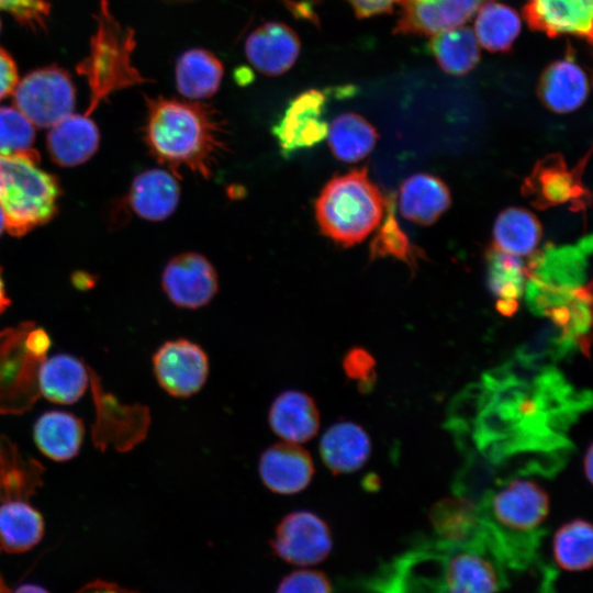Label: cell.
<instances>
[{
  "label": "cell",
  "instance_id": "7402d4cb",
  "mask_svg": "<svg viewBox=\"0 0 593 593\" xmlns=\"http://www.w3.org/2000/svg\"><path fill=\"white\" fill-rule=\"evenodd\" d=\"M451 202L447 186L437 177L416 174L400 187L399 209L401 215L421 225L435 223Z\"/></svg>",
  "mask_w": 593,
  "mask_h": 593
},
{
  "label": "cell",
  "instance_id": "4dcf8cb0",
  "mask_svg": "<svg viewBox=\"0 0 593 593\" xmlns=\"http://www.w3.org/2000/svg\"><path fill=\"white\" fill-rule=\"evenodd\" d=\"M42 467L25 460L5 437L0 438V500H24L41 482Z\"/></svg>",
  "mask_w": 593,
  "mask_h": 593
},
{
  "label": "cell",
  "instance_id": "7a4b0ae2",
  "mask_svg": "<svg viewBox=\"0 0 593 593\" xmlns=\"http://www.w3.org/2000/svg\"><path fill=\"white\" fill-rule=\"evenodd\" d=\"M384 200L367 168L332 178L315 200L321 232L343 246L363 240L381 222Z\"/></svg>",
  "mask_w": 593,
  "mask_h": 593
},
{
  "label": "cell",
  "instance_id": "60d3db41",
  "mask_svg": "<svg viewBox=\"0 0 593 593\" xmlns=\"http://www.w3.org/2000/svg\"><path fill=\"white\" fill-rule=\"evenodd\" d=\"M75 593H139L134 590L123 588L116 583L96 580L87 583Z\"/></svg>",
  "mask_w": 593,
  "mask_h": 593
},
{
  "label": "cell",
  "instance_id": "836d02e7",
  "mask_svg": "<svg viewBox=\"0 0 593 593\" xmlns=\"http://www.w3.org/2000/svg\"><path fill=\"white\" fill-rule=\"evenodd\" d=\"M35 127L15 107H0V154L32 152Z\"/></svg>",
  "mask_w": 593,
  "mask_h": 593
},
{
  "label": "cell",
  "instance_id": "d6a6232c",
  "mask_svg": "<svg viewBox=\"0 0 593 593\" xmlns=\"http://www.w3.org/2000/svg\"><path fill=\"white\" fill-rule=\"evenodd\" d=\"M429 519L435 532L452 544L469 542L479 526L478 511L463 499H445L432 507Z\"/></svg>",
  "mask_w": 593,
  "mask_h": 593
},
{
  "label": "cell",
  "instance_id": "8fae6325",
  "mask_svg": "<svg viewBox=\"0 0 593 593\" xmlns=\"http://www.w3.org/2000/svg\"><path fill=\"white\" fill-rule=\"evenodd\" d=\"M491 513L508 533L530 536L549 514V497L535 482L515 480L492 497Z\"/></svg>",
  "mask_w": 593,
  "mask_h": 593
},
{
  "label": "cell",
  "instance_id": "30bf717a",
  "mask_svg": "<svg viewBox=\"0 0 593 593\" xmlns=\"http://www.w3.org/2000/svg\"><path fill=\"white\" fill-rule=\"evenodd\" d=\"M466 544L447 555L443 562L444 593H500L505 583L501 556L494 560L483 549Z\"/></svg>",
  "mask_w": 593,
  "mask_h": 593
},
{
  "label": "cell",
  "instance_id": "52a82bcc",
  "mask_svg": "<svg viewBox=\"0 0 593 593\" xmlns=\"http://www.w3.org/2000/svg\"><path fill=\"white\" fill-rule=\"evenodd\" d=\"M153 368L159 385L171 396L189 398L198 393L209 376L204 349L184 338L164 343L153 356Z\"/></svg>",
  "mask_w": 593,
  "mask_h": 593
},
{
  "label": "cell",
  "instance_id": "5b68a950",
  "mask_svg": "<svg viewBox=\"0 0 593 593\" xmlns=\"http://www.w3.org/2000/svg\"><path fill=\"white\" fill-rule=\"evenodd\" d=\"M12 93L14 107L38 127L51 128L70 115L76 102L71 77L57 66L27 74Z\"/></svg>",
  "mask_w": 593,
  "mask_h": 593
},
{
  "label": "cell",
  "instance_id": "f35d334b",
  "mask_svg": "<svg viewBox=\"0 0 593 593\" xmlns=\"http://www.w3.org/2000/svg\"><path fill=\"white\" fill-rule=\"evenodd\" d=\"M18 81V68L14 60L0 48V101L13 92Z\"/></svg>",
  "mask_w": 593,
  "mask_h": 593
},
{
  "label": "cell",
  "instance_id": "ab89813d",
  "mask_svg": "<svg viewBox=\"0 0 593 593\" xmlns=\"http://www.w3.org/2000/svg\"><path fill=\"white\" fill-rule=\"evenodd\" d=\"M26 350L36 358L43 359L51 346L47 333L41 328L32 329L24 336Z\"/></svg>",
  "mask_w": 593,
  "mask_h": 593
},
{
  "label": "cell",
  "instance_id": "4fadbf2b",
  "mask_svg": "<svg viewBox=\"0 0 593 593\" xmlns=\"http://www.w3.org/2000/svg\"><path fill=\"white\" fill-rule=\"evenodd\" d=\"M593 0H528L523 15L528 26L549 37L574 35L592 42Z\"/></svg>",
  "mask_w": 593,
  "mask_h": 593
},
{
  "label": "cell",
  "instance_id": "f546056e",
  "mask_svg": "<svg viewBox=\"0 0 593 593\" xmlns=\"http://www.w3.org/2000/svg\"><path fill=\"white\" fill-rule=\"evenodd\" d=\"M430 49L440 68L450 75H465L480 60V45L473 30L466 25L433 35Z\"/></svg>",
  "mask_w": 593,
  "mask_h": 593
},
{
  "label": "cell",
  "instance_id": "e575fe53",
  "mask_svg": "<svg viewBox=\"0 0 593 593\" xmlns=\"http://www.w3.org/2000/svg\"><path fill=\"white\" fill-rule=\"evenodd\" d=\"M342 366L346 376L357 381L362 393L372 389L376 382V360L373 356L362 347H353L344 356Z\"/></svg>",
  "mask_w": 593,
  "mask_h": 593
},
{
  "label": "cell",
  "instance_id": "3957f363",
  "mask_svg": "<svg viewBox=\"0 0 593 593\" xmlns=\"http://www.w3.org/2000/svg\"><path fill=\"white\" fill-rule=\"evenodd\" d=\"M38 154H0V206L5 231L19 237L49 221L57 211L56 178L37 165Z\"/></svg>",
  "mask_w": 593,
  "mask_h": 593
},
{
  "label": "cell",
  "instance_id": "4316f807",
  "mask_svg": "<svg viewBox=\"0 0 593 593\" xmlns=\"http://www.w3.org/2000/svg\"><path fill=\"white\" fill-rule=\"evenodd\" d=\"M326 137L337 159L355 163L373 149L378 133L363 116L357 113H343L328 124Z\"/></svg>",
  "mask_w": 593,
  "mask_h": 593
},
{
  "label": "cell",
  "instance_id": "9a60e30c",
  "mask_svg": "<svg viewBox=\"0 0 593 593\" xmlns=\"http://www.w3.org/2000/svg\"><path fill=\"white\" fill-rule=\"evenodd\" d=\"M301 51L298 34L282 22H267L245 41V55L259 72L279 76L296 61Z\"/></svg>",
  "mask_w": 593,
  "mask_h": 593
},
{
  "label": "cell",
  "instance_id": "ba28073f",
  "mask_svg": "<svg viewBox=\"0 0 593 593\" xmlns=\"http://www.w3.org/2000/svg\"><path fill=\"white\" fill-rule=\"evenodd\" d=\"M326 94L309 89L298 94L275 124L272 133L284 157L309 149L324 141L328 123L324 120Z\"/></svg>",
  "mask_w": 593,
  "mask_h": 593
},
{
  "label": "cell",
  "instance_id": "74e56055",
  "mask_svg": "<svg viewBox=\"0 0 593 593\" xmlns=\"http://www.w3.org/2000/svg\"><path fill=\"white\" fill-rule=\"evenodd\" d=\"M358 18L389 13L405 0H345Z\"/></svg>",
  "mask_w": 593,
  "mask_h": 593
},
{
  "label": "cell",
  "instance_id": "7bdbcfd3",
  "mask_svg": "<svg viewBox=\"0 0 593 593\" xmlns=\"http://www.w3.org/2000/svg\"><path fill=\"white\" fill-rule=\"evenodd\" d=\"M592 459L593 448L592 445H590L584 456V472L590 482H592Z\"/></svg>",
  "mask_w": 593,
  "mask_h": 593
},
{
  "label": "cell",
  "instance_id": "f1b7e54d",
  "mask_svg": "<svg viewBox=\"0 0 593 593\" xmlns=\"http://www.w3.org/2000/svg\"><path fill=\"white\" fill-rule=\"evenodd\" d=\"M475 14L472 30L479 45L492 53L508 51L521 32L518 13L510 5L492 0Z\"/></svg>",
  "mask_w": 593,
  "mask_h": 593
},
{
  "label": "cell",
  "instance_id": "cb8c5ba5",
  "mask_svg": "<svg viewBox=\"0 0 593 593\" xmlns=\"http://www.w3.org/2000/svg\"><path fill=\"white\" fill-rule=\"evenodd\" d=\"M223 74V64L213 53L191 48L182 53L176 63V87L186 99L202 101L219 90Z\"/></svg>",
  "mask_w": 593,
  "mask_h": 593
},
{
  "label": "cell",
  "instance_id": "d6986e66",
  "mask_svg": "<svg viewBox=\"0 0 593 593\" xmlns=\"http://www.w3.org/2000/svg\"><path fill=\"white\" fill-rule=\"evenodd\" d=\"M371 443L367 432L349 421L328 427L320 441V456L334 474L359 470L369 459Z\"/></svg>",
  "mask_w": 593,
  "mask_h": 593
},
{
  "label": "cell",
  "instance_id": "1f68e13d",
  "mask_svg": "<svg viewBox=\"0 0 593 593\" xmlns=\"http://www.w3.org/2000/svg\"><path fill=\"white\" fill-rule=\"evenodd\" d=\"M552 553L557 564L566 571H585L593 562L592 526L577 518L563 524L552 539Z\"/></svg>",
  "mask_w": 593,
  "mask_h": 593
},
{
  "label": "cell",
  "instance_id": "277c9868",
  "mask_svg": "<svg viewBox=\"0 0 593 593\" xmlns=\"http://www.w3.org/2000/svg\"><path fill=\"white\" fill-rule=\"evenodd\" d=\"M135 45L134 31L123 27L111 14L108 1L101 0L89 55L77 67L90 90L86 115L114 91L148 81L132 64Z\"/></svg>",
  "mask_w": 593,
  "mask_h": 593
},
{
  "label": "cell",
  "instance_id": "e0dca14e",
  "mask_svg": "<svg viewBox=\"0 0 593 593\" xmlns=\"http://www.w3.org/2000/svg\"><path fill=\"white\" fill-rule=\"evenodd\" d=\"M577 172L578 169H568L560 155H550L539 160L525 180L524 194L529 195L532 203L539 209L574 201L584 193L581 174Z\"/></svg>",
  "mask_w": 593,
  "mask_h": 593
},
{
  "label": "cell",
  "instance_id": "ee69618b",
  "mask_svg": "<svg viewBox=\"0 0 593 593\" xmlns=\"http://www.w3.org/2000/svg\"><path fill=\"white\" fill-rule=\"evenodd\" d=\"M10 304V299L7 296L3 280L0 273V313H2Z\"/></svg>",
  "mask_w": 593,
  "mask_h": 593
},
{
  "label": "cell",
  "instance_id": "603a6c76",
  "mask_svg": "<svg viewBox=\"0 0 593 593\" xmlns=\"http://www.w3.org/2000/svg\"><path fill=\"white\" fill-rule=\"evenodd\" d=\"M37 381L40 393L47 400L72 404L86 392L89 376L79 359L59 354L41 360Z\"/></svg>",
  "mask_w": 593,
  "mask_h": 593
},
{
  "label": "cell",
  "instance_id": "bcb514c9",
  "mask_svg": "<svg viewBox=\"0 0 593 593\" xmlns=\"http://www.w3.org/2000/svg\"><path fill=\"white\" fill-rule=\"evenodd\" d=\"M1 25V24H0Z\"/></svg>",
  "mask_w": 593,
  "mask_h": 593
},
{
  "label": "cell",
  "instance_id": "8992f818",
  "mask_svg": "<svg viewBox=\"0 0 593 593\" xmlns=\"http://www.w3.org/2000/svg\"><path fill=\"white\" fill-rule=\"evenodd\" d=\"M271 548L288 563L299 567L313 566L329 556L333 537L322 517L310 511H294L277 525Z\"/></svg>",
  "mask_w": 593,
  "mask_h": 593
},
{
  "label": "cell",
  "instance_id": "d590c367",
  "mask_svg": "<svg viewBox=\"0 0 593 593\" xmlns=\"http://www.w3.org/2000/svg\"><path fill=\"white\" fill-rule=\"evenodd\" d=\"M0 10L24 26L41 30L46 25L51 7L47 0H0Z\"/></svg>",
  "mask_w": 593,
  "mask_h": 593
},
{
  "label": "cell",
  "instance_id": "2e32d148",
  "mask_svg": "<svg viewBox=\"0 0 593 593\" xmlns=\"http://www.w3.org/2000/svg\"><path fill=\"white\" fill-rule=\"evenodd\" d=\"M589 90L588 75L570 52L544 69L537 88L541 103L560 114L579 109Z\"/></svg>",
  "mask_w": 593,
  "mask_h": 593
},
{
  "label": "cell",
  "instance_id": "83f0119b",
  "mask_svg": "<svg viewBox=\"0 0 593 593\" xmlns=\"http://www.w3.org/2000/svg\"><path fill=\"white\" fill-rule=\"evenodd\" d=\"M493 237L497 250L515 257L528 256L539 244L541 225L529 211L510 208L496 217Z\"/></svg>",
  "mask_w": 593,
  "mask_h": 593
},
{
  "label": "cell",
  "instance_id": "ffe728a7",
  "mask_svg": "<svg viewBox=\"0 0 593 593\" xmlns=\"http://www.w3.org/2000/svg\"><path fill=\"white\" fill-rule=\"evenodd\" d=\"M180 187L170 171L148 169L137 175L131 186L128 204L142 219L163 221L176 210Z\"/></svg>",
  "mask_w": 593,
  "mask_h": 593
},
{
  "label": "cell",
  "instance_id": "44dd1931",
  "mask_svg": "<svg viewBox=\"0 0 593 593\" xmlns=\"http://www.w3.org/2000/svg\"><path fill=\"white\" fill-rule=\"evenodd\" d=\"M99 131L90 116L71 113L51 127L47 149L59 166L72 167L88 160L98 149Z\"/></svg>",
  "mask_w": 593,
  "mask_h": 593
},
{
  "label": "cell",
  "instance_id": "ac0fdd59",
  "mask_svg": "<svg viewBox=\"0 0 593 593\" xmlns=\"http://www.w3.org/2000/svg\"><path fill=\"white\" fill-rule=\"evenodd\" d=\"M268 421L272 432L287 443H306L318 432L320 412L307 393L288 390L271 403Z\"/></svg>",
  "mask_w": 593,
  "mask_h": 593
},
{
  "label": "cell",
  "instance_id": "f6af8a7d",
  "mask_svg": "<svg viewBox=\"0 0 593 593\" xmlns=\"http://www.w3.org/2000/svg\"><path fill=\"white\" fill-rule=\"evenodd\" d=\"M5 230V216H4V213L0 206V235L2 234V232Z\"/></svg>",
  "mask_w": 593,
  "mask_h": 593
},
{
  "label": "cell",
  "instance_id": "d4e9b609",
  "mask_svg": "<svg viewBox=\"0 0 593 593\" xmlns=\"http://www.w3.org/2000/svg\"><path fill=\"white\" fill-rule=\"evenodd\" d=\"M82 422L68 412L48 411L34 425V440L48 458L65 461L74 458L83 439Z\"/></svg>",
  "mask_w": 593,
  "mask_h": 593
},
{
  "label": "cell",
  "instance_id": "7c38bea8",
  "mask_svg": "<svg viewBox=\"0 0 593 593\" xmlns=\"http://www.w3.org/2000/svg\"><path fill=\"white\" fill-rule=\"evenodd\" d=\"M492 0H405L394 33L435 35L463 25Z\"/></svg>",
  "mask_w": 593,
  "mask_h": 593
},
{
  "label": "cell",
  "instance_id": "9c48e42d",
  "mask_svg": "<svg viewBox=\"0 0 593 593\" xmlns=\"http://www.w3.org/2000/svg\"><path fill=\"white\" fill-rule=\"evenodd\" d=\"M161 284L169 300L183 309L206 305L219 289L214 267L198 253L174 257L164 269Z\"/></svg>",
  "mask_w": 593,
  "mask_h": 593
},
{
  "label": "cell",
  "instance_id": "6da1fadb",
  "mask_svg": "<svg viewBox=\"0 0 593 593\" xmlns=\"http://www.w3.org/2000/svg\"><path fill=\"white\" fill-rule=\"evenodd\" d=\"M144 138L152 155L179 177L190 171L209 178L225 149L224 121L202 101L146 98Z\"/></svg>",
  "mask_w": 593,
  "mask_h": 593
},
{
  "label": "cell",
  "instance_id": "5bb4252c",
  "mask_svg": "<svg viewBox=\"0 0 593 593\" xmlns=\"http://www.w3.org/2000/svg\"><path fill=\"white\" fill-rule=\"evenodd\" d=\"M258 469L264 485L283 495L303 491L315 473L309 451L287 441L268 447L260 456Z\"/></svg>",
  "mask_w": 593,
  "mask_h": 593
},
{
  "label": "cell",
  "instance_id": "484cf974",
  "mask_svg": "<svg viewBox=\"0 0 593 593\" xmlns=\"http://www.w3.org/2000/svg\"><path fill=\"white\" fill-rule=\"evenodd\" d=\"M42 514L27 501H3L0 505V550L21 553L34 548L43 538Z\"/></svg>",
  "mask_w": 593,
  "mask_h": 593
},
{
  "label": "cell",
  "instance_id": "b9f144b4",
  "mask_svg": "<svg viewBox=\"0 0 593 593\" xmlns=\"http://www.w3.org/2000/svg\"><path fill=\"white\" fill-rule=\"evenodd\" d=\"M13 593H49V592L43 586L32 584V583H25L18 586Z\"/></svg>",
  "mask_w": 593,
  "mask_h": 593
},
{
  "label": "cell",
  "instance_id": "8d00e7d4",
  "mask_svg": "<svg viewBox=\"0 0 593 593\" xmlns=\"http://www.w3.org/2000/svg\"><path fill=\"white\" fill-rule=\"evenodd\" d=\"M276 593H332V586L323 572L302 569L286 575Z\"/></svg>",
  "mask_w": 593,
  "mask_h": 593
}]
</instances>
